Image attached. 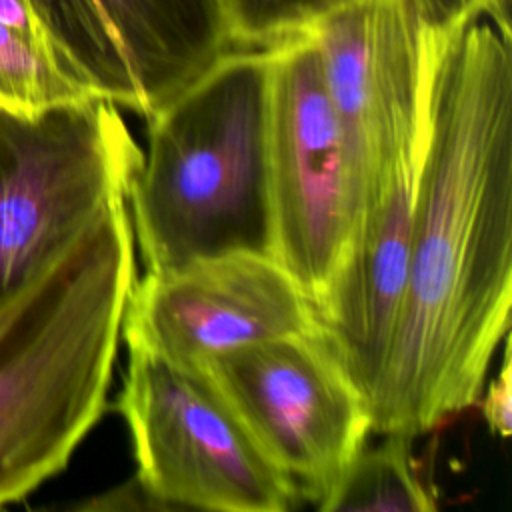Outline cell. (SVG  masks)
Here are the masks:
<instances>
[{"instance_id": "obj_1", "label": "cell", "mask_w": 512, "mask_h": 512, "mask_svg": "<svg viewBox=\"0 0 512 512\" xmlns=\"http://www.w3.org/2000/svg\"><path fill=\"white\" fill-rule=\"evenodd\" d=\"M512 306V34L490 12L432 34L406 288L370 404L416 438L482 394Z\"/></svg>"}, {"instance_id": "obj_2", "label": "cell", "mask_w": 512, "mask_h": 512, "mask_svg": "<svg viewBox=\"0 0 512 512\" xmlns=\"http://www.w3.org/2000/svg\"><path fill=\"white\" fill-rule=\"evenodd\" d=\"M134 280V232L118 196L0 306V506L60 472L104 412Z\"/></svg>"}, {"instance_id": "obj_3", "label": "cell", "mask_w": 512, "mask_h": 512, "mask_svg": "<svg viewBox=\"0 0 512 512\" xmlns=\"http://www.w3.org/2000/svg\"><path fill=\"white\" fill-rule=\"evenodd\" d=\"M270 48L230 50L148 116L126 198L146 272L232 252L274 258Z\"/></svg>"}, {"instance_id": "obj_4", "label": "cell", "mask_w": 512, "mask_h": 512, "mask_svg": "<svg viewBox=\"0 0 512 512\" xmlns=\"http://www.w3.org/2000/svg\"><path fill=\"white\" fill-rule=\"evenodd\" d=\"M142 152L118 106L90 96L0 104V306L46 272L114 198Z\"/></svg>"}, {"instance_id": "obj_5", "label": "cell", "mask_w": 512, "mask_h": 512, "mask_svg": "<svg viewBox=\"0 0 512 512\" xmlns=\"http://www.w3.org/2000/svg\"><path fill=\"white\" fill-rule=\"evenodd\" d=\"M116 408L136 476L170 510L284 512L300 498L200 364L130 348Z\"/></svg>"}, {"instance_id": "obj_6", "label": "cell", "mask_w": 512, "mask_h": 512, "mask_svg": "<svg viewBox=\"0 0 512 512\" xmlns=\"http://www.w3.org/2000/svg\"><path fill=\"white\" fill-rule=\"evenodd\" d=\"M308 36L342 132L352 228L422 148L432 32L412 0H352Z\"/></svg>"}, {"instance_id": "obj_7", "label": "cell", "mask_w": 512, "mask_h": 512, "mask_svg": "<svg viewBox=\"0 0 512 512\" xmlns=\"http://www.w3.org/2000/svg\"><path fill=\"white\" fill-rule=\"evenodd\" d=\"M266 456L318 510L372 430L322 332L252 342L200 364Z\"/></svg>"}, {"instance_id": "obj_8", "label": "cell", "mask_w": 512, "mask_h": 512, "mask_svg": "<svg viewBox=\"0 0 512 512\" xmlns=\"http://www.w3.org/2000/svg\"><path fill=\"white\" fill-rule=\"evenodd\" d=\"M26 2L70 78L146 118L236 46L224 0Z\"/></svg>"}, {"instance_id": "obj_9", "label": "cell", "mask_w": 512, "mask_h": 512, "mask_svg": "<svg viewBox=\"0 0 512 512\" xmlns=\"http://www.w3.org/2000/svg\"><path fill=\"white\" fill-rule=\"evenodd\" d=\"M270 52L272 254L316 304L350 232L344 142L312 38L306 34Z\"/></svg>"}, {"instance_id": "obj_10", "label": "cell", "mask_w": 512, "mask_h": 512, "mask_svg": "<svg viewBox=\"0 0 512 512\" xmlns=\"http://www.w3.org/2000/svg\"><path fill=\"white\" fill-rule=\"evenodd\" d=\"M312 298L272 256L232 252L146 272L122 318L128 348L202 364L210 356L288 334L318 332Z\"/></svg>"}, {"instance_id": "obj_11", "label": "cell", "mask_w": 512, "mask_h": 512, "mask_svg": "<svg viewBox=\"0 0 512 512\" xmlns=\"http://www.w3.org/2000/svg\"><path fill=\"white\" fill-rule=\"evenodd\" d=\"M418 162L420 152L394 172L380 200L354 220L340 262L314 304L324 340L368 410L388 360L406 288Z\"/></svg>"}, {"instance_id": "obj_12", "label": "cell", "mask_w": 512, "mask_h": 512, "mask_svg": "<svg viewBox=\"0 0 512 512\" xmlns=\"http://www.w3.org/2000/svg\"><path fill=\"white\" fill-rule=\"evenodd\" d=\"M412 438L386 434L374 448H360L338 486L322 504V512H430L434 496L420 482L412 454Z\"/></svg>"}, {"instance_id": "obj_13", "label": "cell", "mask_w": 512, "mask_h": 512, "mask_svg": "<svg viewBox=\"0 0 512 512\" xmlns=\"http://www.w3.org/2000/svg\"><path fill=\"white\" fill-rule=\"evenodd\" d=\"M90 96L46 50L0 24V104L36 110Z\"/></svg>"}, {"instance_id": "obj_14", "label": "cell", "mask_w": 512, "mask_h": 512, "mask_svg": "<svg viewBox=\"0 0 512 512\" xmlns=\"http://www.w3.org/2000/svg\"><path fill=\"white\" fill-rule=\"evenodd\" d=\"M352 0H224L236 46L274 48L306 36L322 18Z\"/></svg>"}, {"instance_id": "obj_15", "label": "cell", "mask_w": 512, "mask_h": 512, "mask_svg": "<svg viewBox=\"0 0 512 512\" xmlns=\"http://www.w3.org/2000/svg\"><path fill=\"white\" fill-rule=\"evenodd\" d=\"M412 4L432 34H442L482 12L510 20L508 0H412Z\"/></svg>"}, {"instance_id": "obj_16", "label": "cell", "mask_w": 512, "mask_h": 512, "mask_svg": "<svg viewBox=\"0 0 512 512\" xmlns=\"http://www.w3.org/2000/svg\"><path fill=\"white\" fill-rule=\"evenodd\" d=\"M480 410L482 416L492 430V434L506 438L510 436L512 428V362H510V344L506 336V346H504V358L500 372L488 386L486 394H480Z\"/></svg>"}, {"instance_id": "obj_17", "label": "cell", "mask_w": 512, "mask_h": 512, "mask_svg": "<svg viewBox=\"0 0 512 512\" xmlns=\"http://www.w3.org/2000/svg\"><path fill=\"white\" fill-rule=\"evenodd\" d=\"M84 508L94 510H170L160 498H156L146 484L134 476L132 480L124 482L122 486L114 488L108 494L84 504Z\"/></svg>"}, {"instance_id": "obj_18", "label": "cell", "mask_w": 512, "mask_h": 512, "mask_svg": "<svg viewBox=\"0 0 512 512\" xmlns=\"http://www.w3.org/2000/svg\"><path fill=\"white\" fill-rule=\"evenodd\" d=\"M0 24L6 26L8 30H12L14 34H18L20 38L28 40L30 44L46 50L52 56V52L44 40V34H42L26 0H0Z\"/></svg>"}]
</instances>
